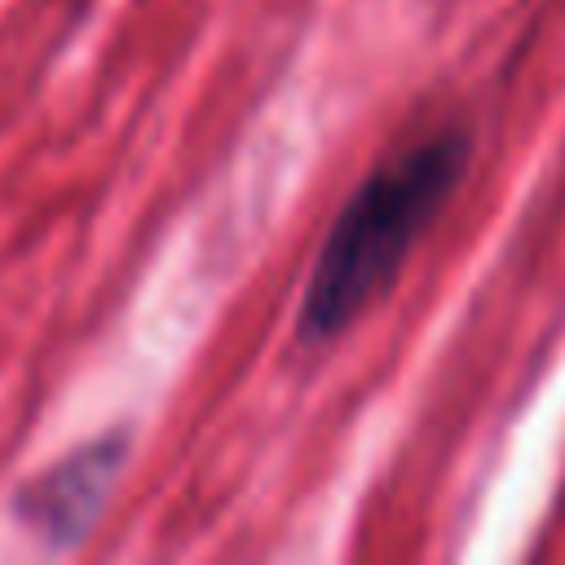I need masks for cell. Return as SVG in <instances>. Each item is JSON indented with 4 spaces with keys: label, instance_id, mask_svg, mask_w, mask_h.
Returning <instances> with one entry per match:
<instances>
[{
    "label": "cell",
    "instance_id": "obj_1",
    "mask_svg": "<svg viewBox=\"0 0 565 565\" xmlns=\"http://www.w3.org/2000/svg\"><path fill=\"white\" fill-rule=\"evenodd\" d=\"M468 163V137L446 128L393 163L375 168L362 190L349 199L344 216L322 243L313 265L305 305H300V335L327 340L344 331L402 269L424 225L441 212L450 190L459 185Z\"/></svg>",
    "mask_w": 565,
    "mask_h": 565
},
{
    "label": "cell",
    "instance_id": "obj_2",
    "mask_svg": "<svg viewBox=\"0 0 565 565\" xmlns=\"http://www.w3.org/2000/svg\"><path fill=\"white\" fill-rule=\"evenodd\" d=\"M119 455H124L119 437H106L88 450L66 455L62 463H53L49 472H40L31 486L18 490V503H13L18 516L53 543H75L102 512L106 490L119 472Z\"/></svg>",
    "mask_w": 565,
    "mask_h": 565
}]
</instances>
